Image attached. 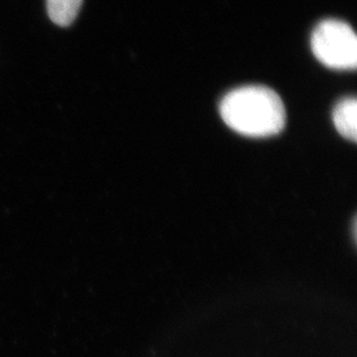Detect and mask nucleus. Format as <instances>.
<instances>
[{
    "label": "nucleus",
    "mask_w": 357,
    "mask_h": 357,
    "mask_svg": "<svg viewBox=\"0 0 357 357\" xmlns=\"http://www.w3.org/2000/svg\"><path fill=\"white\" fill-rule=\"evenodd\" d=\"M220 114L237 133L252 138L278 135L286 125V109L275 91L264 86H245L222 98Z\"/></svg>",
    "instance_id": "obj_1"
},
{
    "label": "nucleus",
    "mask_w": 357,
    "mask_h": 357,
    "mask_svg": "<svg viewBox=\"0 0 357 357\" xmlns=\"http://www.w3.org/2000/svg\"><path fill=\"white\" fill-rule=\"evenodd\" d=\"M312 52L321 64L333 70H355L357 38L354 29L344 21L328 19L314 28Z\"/></svg>",
    "instance_id": "obj_2"
},
{
    "label": "nucleus",
    "mask_w": 357,
    "mask_h": 357,
    "mask_svg": "<svg viewBox=\"0 0 357 357\" xmlns=\"http://www.w3.org/2000/svg\"><path fill=\"white\" fill-rule=\"evenodd\" d=\"M333 123L337 131L344 138L356 142L357 101L355 98L341 100L333 109Z\"/></svg>",
    "instance_id": "obj_3"
},
{
    "label": "nucleus",
    "mask_w": 357,
    "mask_h": 357,
    "mask_svg": "<svg viewBox=\"0 0 357 357\" xmlns=\"http://www.w3.org/2000/svg\"><path fill=\"white\" fill-rule=\"evenodd\" d=\"M84 0H47V14L54 24L68 27L75 20Z\"/></svg>",
    "instance_id": "obj_4"
}]
</instances>
